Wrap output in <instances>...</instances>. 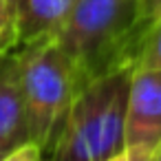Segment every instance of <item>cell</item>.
I'll use <instances>...</instances> for the list:
<instances>
[{"mask_svg":"<svg viewBox=\"0 0 161 161\" xmlns=\"http://www.w3.org/2000/svg\"><path fill=\"white\" fill-rule=\"evenodd\" d=\"M14 150H16V148H14ZM9 152H11V148H5V146H0V159H3L5 154H9Z\"/></svg>","mask_w":161,"mask_h":161,"instance_id":"8fae6325","label":"cell"},{"mask_svg":"<svg viewBox=\"0 0 161 161\" xmlns=\"http://www.w3.org/2000/svg\"><path fill=\"white\" fill-rule=\"evenodd\" d=\"M18 49H20V38H18L14 3L0 0V58H7Z\"/></svg>","mask_w":161,"mask_h":161,"instance_id":"ba28073f","label":"cell"},{"mask_svg":"<svg viewBox=\"0 0 161 161\" xmlns=\"http://www.w3.org/2000/svg\"><path fill=\"white\" fill-rule=\"evenodd\" d=\"M154 152L146 150V148H124L121 152H117L115 157H108L104 161H152Z\"/></svg>","mask_w":161,"mask_h":161,"instance_id":"30bf717a","label":"cell"},{"mask_svg":"<svg viewBox=\"0 0 161 161\" xmlns=\"http://www.w3.org/2000/svg\"><path fill=\"white\" fill-rule=\"evenodd\" d=\"M77 0H14L20 47L51 40Z\"/></svg>","mask_w":161,"mask_h":161,"instance_id":"5b68a950","label":"cell"},{"mask_svg":"<svg viewBox=\"0 0 161 161\" xmlns=\"http://www.w3.org/2000/svg\"><path fill=\"white\" fill-rule=\"evenodd\" d=\"M25 143H29V132L16 60L11 53L7 58H0V146L14 150Z\"/></svg>","mask_w":161,"mask_h":161,"instance_id":"8992f818","label":"cell"},{"mask_svg":"<svg viewBox=\"0 0 161 161\" xmlns=\"http://www.w3.org/2000/svg\"><path fill=\"white\" fill-rule=\"evenodd\" d=\"M132 66H146V69H157L161 71V22H152L135 53V64Z\"/></svg>","mask_w":161,"mask_h":161,"instance_id":"52a82bcc","label":"cell"},{"mask_svg":"<svg viewBox=\"0 0 161 161\" xmlns=\"http://www.w3.org/2000/svg\"><path fill=\"white\" fill-rule=\"evenodd\" d=\"M14 60L29 143L42 152V159H47L80 91L77 75L71 60L55 44V40L25 44L14 53Z\"/></svg>","mask_w":161,"mask_h":161,"instance_id":"3957f363","label":"cell"},{"mask_svg":"<svg viewBox=\"0 0 161 161\" xmlns=\"http://www.w3.org/2000/svg\"><path fill=\"white\" fill-rule=\"evenodd\" d=\"M148 27V0H77L51 40L71 60L82 88L115 69H132Z\"/></svg>","mask_w":161,"mask_h":161,"instance_id":"6da1fadb","label":"cell"},{"mask_svg":"<svg viewBox=\"0 0 161 161\" xmlns=\"http://www.w3.org/2000/svg\"><path fill=\"white\" fill-rule=\"evenodd\" d=\"M0 161H44V159H42V152L33 143H25V146H18L16 150H11L9 154H5Z\"/></svg>","mask_w":161,"mask_h":161,"instance_id":"9c48e42d","label":"cell"},{"mask_svg":"<svg viewBox=\"0 0 161 161\" xmlns=\"http://www.w3.org/2000/svg\"><path fill=\"white\" fill-rule=\"evenodd\" d=\"M132 69H115L82 86L44 161H104L126 148V104Z\"/></svg>","mask_w":161,"mask_h":161,"instance_id":"7a4b0ae2","label":"cell"},{"mask_svg":"<svg viewBox=\"0 0 161 161\" xmlns=\"http://www.w3.org/2000/svg\"><path fill=\"white\" fill-rule=\"evenodd\" d=\"M9 3H14V0H9Z\"/></svg>","mask_w":161,"mask_h":161,"instance_id":"4fadbf2b","label":"cell"},{"mask_svg":"<svg viewBox=\"0 0 161 161\" xmlns=\"http://www.w3.org/2000/svg\"><path fill=\"white\" fill-rule=\"evenodd\" d=\"M126 148L157 152L161 146V71L132 66L126 104Z\"/></svg>","mask_w":161,"mask_h":161,"instance_id":"277c9868","label":"cell"},{"mask_svg":"<svg viewBox=\"0 0 161 161\" xmlns=\"http://www.w3.org/2000/svg\"><path fill=\"white\" fill-rule=\"evenodd\" d=\"M152 161H161V146H159V150L154 152V157H152Z\"/></svg>","mask_w":161,"mask_h":161,"instance_id":"7c38bea8","label":"cell"}]
</instances>
